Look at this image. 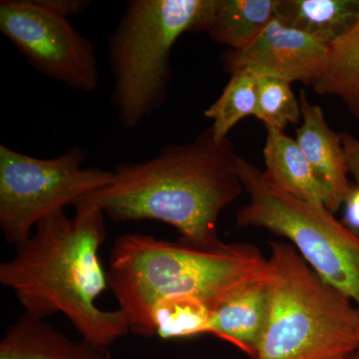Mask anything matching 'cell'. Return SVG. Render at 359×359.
<instances>
[{"label": "cell", "instance_id": "obj_9", "mask_svg": "<svg viewBox=\"0 0 359 359\" xmlns=\"http://www.w3.org/2000/svg\"><path fill=\"white\" fill-rule=\"evenodd\" d=\"M327 56L328 47L275 18L252 43L226 53L224 63L231 73L250 69L313 87L325 72Z\"/></svg>", "mask_w": 359, "mask_h": 359}, {"label": "cell", "instance_id": "obj_19", "mask_svg": "<svg viewBox=\"0 0 359 359\" xmlns=\"http://www.w3.org/2000/svg\"><path fill=\"white\" fill-rule=\"evenodd\" d=\"M292 82L257 73V97L255 116L266 127L280 130L290 123L297 124L302 115L299 101L295 98Z\"/></svg>", "mask_w": 359, "mask_h": 359}, {"label": "cell", "instance_id": "obj_6", "mask_svg": "<svg viewBox=\"0 0 359 359\" xmlns=\"http://www.w3.org/2000/svg\"><path fill=\"white\" fill-rule=\"evenodd\" d=\"M238 173L249 196V203L237 212L238 226L287 238L325 283L359 308V238L327 208L283 192L241 157Z\"/></svg>", "mask_w": 359, "mask_h": 359}, {"label": "cell", "instance_id": "obj_8", "mask_svg": "<svg viewBox=\"0 0 359 359\" xmlns=\"http://www.w3.org/2000/svg\"><path fill=\"white\" fill-rule=\"evenodd\" d=\"M0 32L44 76L88 93L98 86L93 44L41 0H2Z\"/></svg>", "mask_w": 359, "mask_h": 359}, {"label": "cell", "instance_id": "obj_2", "mask_svg": "<svg viewBox=\"0 0 359 359\" xmlns=\"http://www.w3.org/2000/svg\"><path fill=\"white\" fill-rule=\"evenodd\" d=\"M106 235L102 210L82 201L71 218L62 211L37 224L15 256L0 266V282L28 316L44 320L63 313L82 339L108 347L130 330L121 309L96 304L109 287L99 257Z\"/></svg>", "mask_w": 359, "mask_h": 359}, {"label": "cell", "instance_id": "obj_5", "mask_svg": "<svg viewBox=\"0 0 359 359\" xmlns=\"http://www.w3.org/2000/svg\"><path fill=\"white\" fill-rule=\"evenodd\" d=\"M219 0H132L108 39L114 85L111 102L131 130L166 102L170 58L187 32H209Z\"/></svg>", "mask_w": 359, "mask_h": 359}, {"label": "cell", "instance_id": "obj_11", "mask_svg": "<svg viewBox=\"0 0 359 359\" xmlns=\"http://www.w3.org/2000/svg\"><path fill=\"white\" fill-rule=\"evenodd\" d=\"M269 313L266 278L245 285L212 311L210 334L257 358Z\"/></svg>", "mask_w": 359, "mask_h": 359}, {"label": "cell", "instance_id": "obj_15", "mask_svg": "<svg viewBox=\"0 0 359 359\" xmlns=\"http://www.w3.org/2000/svg\"><path fill=\"white\" fill-rule=\"evenodd\" d=\"M278 0H219L210 36L231 50L252 43L276 18Z\"/></svg>", "mask_w": 359, "mask_h": 359}, {"label": "cell", "instance_id": "obj_12", "mask_svg": "<svg viewBox=\"0 0 359 359\" xmlns=\"http://www.w3.org/2000/svg\"><path fill=\"white\" fill-rule=\"evenodd\" d=\"M0 359H111L108 347L82 339L74 341L60 330L23 314L0 344Z\"/></svg>", "mask_w": 359, "mask_h": 359}, {"label": "cell", "instance_id": "obj_13", "mask_svg": "<svg viewBox=\"0 0 359 359\" xmlns=\"http://www.w3.org/2000/svg\"><path fill=\"white\" fill-rule=\"evenodd\" d=\"M276 20L330 48L359 23V0H278Z\"/></svg>", "mask_w": 359, "mask_h": 359}, {"label": "cell", "instance_id": "obj_23", "mask_svg": "<svg viewBox=\"0 0 359 359\" xmlns=\"http://www.w3.org/2000/svg\"><path fill=\"white\" fill-rule=\"evenodd\" d=\"M346 359H358V358H356V355H355V354H354V355L351 356V358H346Z\"/></svg>", "mask_w": 359, "mask_h": 359}, {"label": "cell", "instance_id": "obj_16", "mask_svg": "<svg viewBox=\"0 0 359 359\" xmlns=\"http://www.w3.org/2000/svg\"><path fill=\"white\" fill-rule=\"evenodd\" d=\"M313 88L320 95L339 97L359 120V23L328 48L325 72Z\"/></svg>", "mask_w": 359, "mask_h": 359}, {"label": "cell", "instance_id": "obj_7", "mask_svg": "<svg viewBox=\"0 0 359 359\" xmlns=\"http://www.w3.org/2000/svg\"><path fill=\"white\" fill-rule=\"evenodd\" d=\"M86 159L80 147L40 159L0 146V228L7 243L20 247L42 219L112 183V171L83 168Z\"/></svg>", "mask_w": 359, "mask_h": 359}, {"label": "cell", "instance_id": "obj_24", "mask_svg": "<svg viewBox=\"0 0 359 359\" xmlns=\"http://www.w3.org/2000/svg\"><path fill=\"white\" fill-rule=\"evenodd\" d=\"M355 355L356 358L359 359V351H358V353H356Z\"/></svg>", "mask_w": 359, "mask_h": 359}, {"label": "cell", "instance_id": "obj_20", "mask_svg": "<svg viewBox=\"0 0 359 359\" xmlns=\"http://www.w3.org/2000/svg\"><path fill=\"white\" fill-rule=\"evenodd\" d=\"M342 207L344 208L342 223L359 238V185L353 184Z\"/></svg>", "mask_w": 359, "mask_h": 359}, {"label": "cell", "instance_id": "obj_14", "mask_svg": "<svg viewBox=\"0 0 359 359\" xmlns=\"http://www.w3.org/2000/svg\"><path fill=\"white\" fill-rule=\"evenodd\" d=\"M264 158V173L280 190L297 199L325 207L320 187L306 156L297 141L283 130L266 127Z\"/></svg>", "mask_w": 359, "mask_h": 359}, {"label": "cell", "instance_id": "obj_22", "mask_svg": "<svg viewBox=\"0 0 359 359\" xmlns=\"http://www.w3.org/2000/svg\"><path fill=\"white\" fill-rule=\"evenodd\" d=\"M45 6L59 14L69 18L70 16L82 13L91 4L87 0H41Z\"/></svg>", "mask_w": 359, "mask_h": 359}, {"label": "cell", "instance_id": "obj_21", "mask_svg": "<svg viewBox=\"0 0 359 359\" xmlns=\"http://www.w3.org/2000/svg\"><path fill=\"white\" fill-rule=\"evenodd\" d=\"M342 146L346 153L348 172L353 177L356 185H359V139L347 133L340 134Z\"/></svg>", "mask_w": 359, "mask_h": 359}, {"label": "cell", "instance_id": "obj_3", "mask_svg": "<svg viewBox=\"0 0 359 359\" xmlns=\"http://www.w3.org/2000/svg\"><path fill=\"white\" fill-rule=\"evenodd\" d=\"M268 259L248 243L204 248L127 233L111 250L107 280L129 330L155 337L151 314L155 304L172 297H194L214 309L231 294L264 280Z\"/></svg>", "mask_w": 359, "mask_h": 359}, {"label": "cell", "instance_id": "obj_18", "mask_svg": "<svg viewBox=\"0 0 359 359\" xmlns=\"http://www.w3.org/2000/svg\"><path fill=\"white\" fill-rule=\"evenodd\" d=\"M212 309L194 297H172L153 308L151 320L155 335L164 339L210 334Z\"/></svg>", "mask_w": 359, "mask_h": 359}, {"label": "cell", "instance_id": "obj_10", "mask_svg": "<svg viewBox=\"0 0 359 359\" xmlns=\"http://www.w3.org/2000/svg\"><path fill=\"white\" fill-rule=\"evenodd\" d=\"M299 106L304 121L297 130L295 141L320 187L325 208L335 214L353 186L341 138L328 127L320 106L309 102L304 90L299 94Z\"/></svg>", "mask_w": 359, "mask_h": 359}, {"label": "cell", "instance_id": "obj_17", "mask_svg": "<svg viewBox=\"0 0 359 359\" xmlns=\"http://www.w3.org/2000/svg\"><path fill=\"white\" fill-rule=\"evenodd\" d=\"M257 72L238 69L231 72L230 81L221 96L205 111V116L212 121L211 129L219 140L228 138L241 120L254 115L257 107Z\"/></svg>", "mask_w": 359, "mask_h": 359}, {"label": "cell", "instance_id": "obj_4", "mask_svg": "<svg viewBox=\"0 0 359 359\" xmlns=\"http://www.w3.org/2000/svg\"><path fill=\"white\" fill-rule=\"evenodd\" d=\"M269 313L256 359H346L359 351V308L290 243L271 242Z\"/></svg>", "mask_w": 359, "mask_h": 359}, {"label": "cell", "instance_id": "obj_1", "mask_svg": "<svg viewBox=\"0 0 359 359\" xmlns=\"http://www.w3.org/2000/svg\"><path fill=\"white\" fill-rule=\"evenodd\" d=\"M238 158L230 139L219 140L209 127L192 142L164 146L152 159L116 165L112 183L83 201L114 222H163L182 242L215 247L222 243L219 215L245 192Z\"/></svg>", "mask_w": 359, "mask_h": 359}]
</instances>
